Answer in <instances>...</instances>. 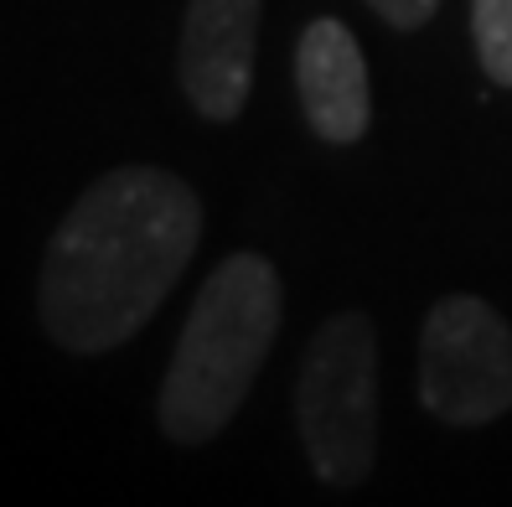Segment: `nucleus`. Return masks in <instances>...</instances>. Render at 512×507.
Masks as SVG:
<instances>
[{
	"instance_id": "3",
	"label": "nucleus",
	"mask_w": 512,
	"mask_h": 507,
	"mask_svg": "<svg viewBox=\"0 0 512 507\" xmlns=\"http://www.w3.org/2000/svg\"><path fill=\"white\" fill-rule=\"evenodd\" d=\"M300 440L326 487H357L378 456V342L363 311L331 316L306 347L295 389Z\"/></svg>"
},
{
	"instance_id": "5",
	"label": "nucleus",
	"mask_w": 512,
	"mask_h": 507,
	"mask_svg": "<svg viewBox=\"0 0 512 507\" xmlns=\"http://www.w3.org/2000/svg\"><path fill=\"white\" fill-rule=\"evenodd\" d=\"M259 0H192L176 47V73L202 119L228 125L249 104Z\"/></svg>"
},
{
	"instance_id": "4",
	"label": "nucleus",
	"mask_w": 512,
	"mask_h": 507,
	"mask_svg": "<svg viewBox=\"0 0 512 507\" xmlns=\"http://www.w3.org/2000/svg\"><path fill=\"white\" fill-rule=\"evenodd\" d=\"M419 399L445 425L512 409V332L481 295H445L419 332Z\"/></svg>"
},
{
	"instance_id": "2",
	"label": "nucleus",
	"mask_w": 512,
	"mask_h": 507,
	"mask_svg": "<svg viewBox=\"0 0 512 507\" xmlns=\"http://www.w3.org/2000/svg\"><path fill=\"white\" fill-rule=\"evenodd\" d=\"M280 332V275L259 254H228L197 290L161 383V430L202 445L228 430Z\"/></svg>"
},
{
	"instance_id": "7",
	"label": "nucleus",
	"mask_w": 512,
	"mask_h": 507,
	"mask_svg": "<svg viewBox=\"0 0 512 507\" xmlns=\"http://www.w3.org/2000/svg\"><path fill=\"white\" fill-rule=\"evenodd\" d=\"M471 26L487 78L512 88V0H471Z\"/></svg>"
},
{
	"instance_id": "8",
	"label": "nucleus",
	"mask_w": 512,
	"mask_h": 507,
	"mask_svg": "<svg viewBox=\"0 0 512 507\" xmlns=\"http://www.w3.org/2000/svg\"><path fill=\"white\" fill-rule=\"evenodd\" d=\"M368 6L388 21V26H399V32H414V26H425L435 16L440 0H368Z\"/></svg>"
},
{
	"instance_id": "1",
	"label": "nucleus",
	"mask_w": 512,
	"mask_h": 507,
	"mask_svg": "<svg viewBox=\"0 0 512 507\" xmlns=\"http://www.w3.org/2000/svg\"><path fill=\"white\" fill-rule=\"evenodd\" d=\"M197 238L202 197L176 171H104L47 244L37 285L47 337L83 357L130 342L182 280Z\"/></svg>"
},
{
	"instance_id": "6",
	"label": "nucleus",
	"mask_w": 512,
	"mask_h": 507,
	"mask_svg": "<svg viewBox=\"0 0 512 507\" xmlns=\"http://www.w3.org/2000/svg\"><path fill=\"white\" fill-rule=\"evenodd\" d=\"M295 88L306 104L311 130L331 145H352L363 140L368 119H373V94H368V63L363 47L342 21H311L300 32L295 47Z\"/></svg>"
}]
</instances>
